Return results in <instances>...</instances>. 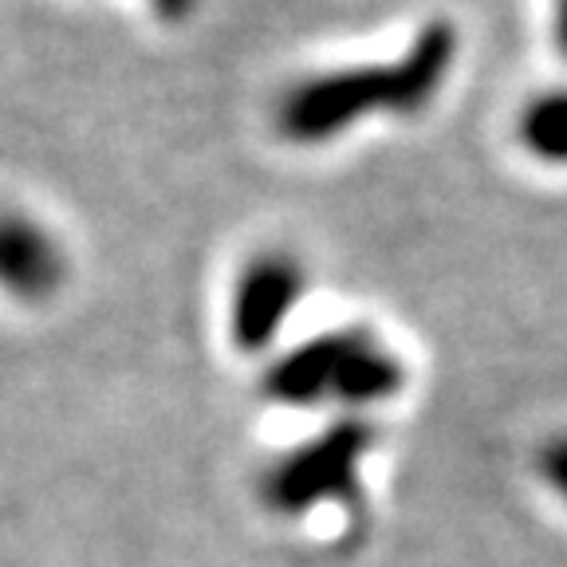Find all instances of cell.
<instances>
[{"label": "cell", "mask_w": 567, "mask_h": 567, "mask_svg": "<svg viewBox=\"0 0 567 567\" xmlns=\"http://www.w3.org/2000/svg\"><path fill=\"white\" fill-rule=\"evenodd\" d=\"M453 63L457 28L430 20L399 60L319 71L288 87L276 106V131L292 146H319L371 115H422L450 83Z\"/></svg>", "instance_id": "cell-1"}, {"label": "cell", "mask_w": 567, "mask_h": 567, "mask_svg": "<svg viewBox=\"0 0 567 567\" xmlns=\"http://www.w3.org/2000/svg\"><path fill=\"white\" fill-rule=\"evenodd\" d=\"M374 445L367 417H339L300 450L284 453L265 477V501L280 516H303L323 505H351L359 493V470Z\"/></svg>", "instance_id": "cell-2"}, {"label": "cell", "mask_w": 567, "mask_h": 567, "mask_svg": "<svg viewBox=\"0 0 567 567\" xmlns=\"http://www.w3.org/2000/svg\"><path fill=\"white\" fill-rule=\"evenodd\" d=\"M303 288H308L303 265L288 252H260L248 260L237 276L229 308V331L237 351H268L300 303Z\"/></svg>", "instance_id": "cell-3"}, {"label": "cell", "mask_w": 567, "mask_h": 567, "mask_svg": "<svg viewBox=\"0 0 567 567\" xmlns=\"http://www.w3.org/2000/svg\"><path fill=\"white\" fill-rule=\"evenodd\" d=\"M359 328L323 331L308 343L284 351L265 374V394L280 406L308 410V406H336V390L343 379V363L354 347Z\"/></svg>", "instance_id": "cell-4"}, {"label": "cell", "mask_w": 567, "mask_h": 567, "mask_svg": "<svg viewBox=\"0 0 567 567\" xmlns=\"http://www.w3.org/2000/svg\"><path fill=\"white\" fill-rule=\"evenodd\" d=\"M68 257L60 240L24 213H0V292L44 303L63 288Z\"/></svg>", "instance_id": "cell-5"}, {"label": "cell", "mask_w": 567, "mask_h": 567, "mask_svg": "<svg viewBox=\"0 0 567 567\" xmlns=\"http://www.w3.org/2000/svg\"><path fill=\"white\" fill-rule=\"evenodd\" d=\"M516 138L544 166H567V87L532 95L516 118Z\"/></svg>", "instance_id": "cell-6"}, {"label": "cell", "mask_w": 567, "mask_h": 567, "mask_svg": "<svg viewBox=\"0 0 567 567\" xmlns=\"http://www.w3.org/2000/svg\"><path fill=\"white\" fill-rule=\"evenodd\" d=\"M536 473H540V481L548 485V493L556 496V501H564V508H567V430L551 434L548 442L540 445V453H536Z\"/></svg>", "instance_id": "cell-7"}, {"label": "cell", "mask_w": 567, "mask_h": 567, "mask_svg": "<svg viewBox=\"0 0 567 567\" xmlns=\"http://www.w3.org/2000/svg\"><path fill=\"white\" fill-rule=\"evenodd\" d=\"M551 40L567 60V0H551Z\"/></svg>", "instance_id": "cell-8"}, {"label": "cell", "mask_w": 567, "mask_h": 567, "mask_svg": "<svg viewBox=\"0 0 567 567\" xmlns=\"http://www.w3.org/2000/svg\"><path fill=\"white\" fill-rule=\"evenodd\" d=\"M194 9H197V0H154V12H158L162 20H169V24L186 20Z\"/></svg>", "instance_id": "cell-9"}]
</instances>
